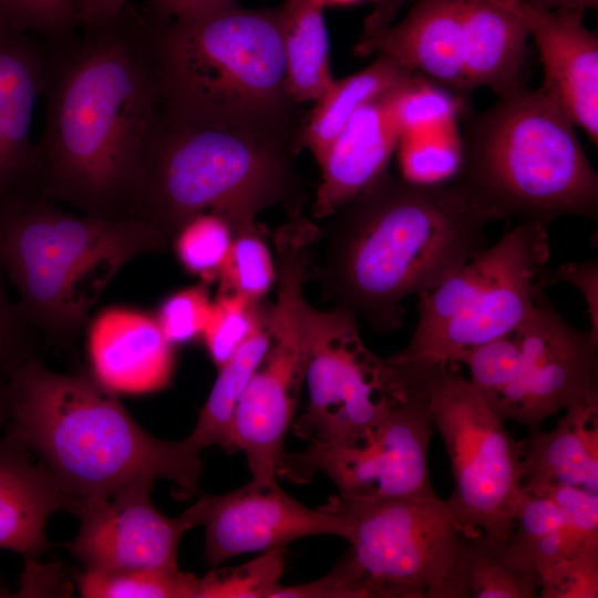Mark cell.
<instances>
[{"label": "cell", "mask_w": 598, "mask_h": 598, "mask_svg": "<svg viewBox=\"0 0 598 598\" xmlns=\"http://www.w3.org/2000/svg\"><path fill=\"white\" fill-rule=\"evenodd\" d=\"M44 43L39 195L89 216L137 217L143 158L162 115L150 22L128 4Z\"/></svg>", "instance_id": "obj_1"}, {"label": "cell", "mask_w": 598, "mask_h": 598, "mask_svg": "<svg viewBox=\"0 0 598 598\" xmlns=\"http://www.w3.org/2000/svg\"><path fill=\"white\" fill-rule=\"evenodd\" d=\"M328 218L312 272L326 298L378 332L403 323L402 301L484 249L487 210L455 178L414 184L388 173Z\"/></svg>", "instance_id": "obj_2"}, {"label": "cell", "mask_w": 598, "mask_h": 598, "mask_svg": "<svg viewBox=\"0 0 598 598\" xmlns=\"http://www.w3.org/2000/svg\"><path fill=\"white\" fill-rule=\"evenodd\" d=\"M8 383L7 435L54 476L68 511L140 481L167 480L184 496L197 493L200 451L186 439L167 441L145 431L91 373L54 372L33 355Z\"/></svg>", "instance_id": "obj_3"}, {"label": "cell", "mask_w": 598, "mask_h": 598, "mask_svg": "<svg viewBox=\"0 0 598 598\" xmlns=\"http://www.w3.org/2000/svg\"><path fill=\"white\" fill-rule=\"evenodd\" d=\"M300 130L172 121L163 115L146 147L136 216L169 241L193 217L210 213L233 231L281 205L300 215L303 190L293 157Z\"/></svg>", "instance_id": "obj_4"}, {"label": "cell", "mask_w": 598, "mask_h": 598, "mask_svg": "<svg viewBox=\"0 0 598 598\" xmlns=\"http://www.w3.org/2000/svg\"><path fill=\"white\" fill-rule=\"evenodd\" d=\"M151 28L164 117L296 128L278 8L229 0Z\"/></svg>", "instance_id": "obj_5"}, {"label": "cell", "mask_w": 598, "mask_h": 598, "mask_svg": "<svg viewBox=\"0 0 598 598\" xmlns=\"http://www.w3.org/2000/svg\"><path fill=\"white\" fill-rule=\"evenodd\" d=\"M575 127L543 87L519 86L472 118L454 178L493 220H597L598 175Z\"/></svg>", "instance_id": "obj_6"}, {"label": "cell", "mask_w": 598, "mask_h": 598, "mask_svg": "<svg viewBox=\"0 0 598 598\" xmlns=\"http://www.w3.org/2000/svg\"><path fill=\"white\" fill-rule=\"evenodd\" d=\"M169 240L141 217L73 215L42 196L0 206V261L17 306L54 343L74 340L104 287L135 257Z\"/></svg>", "instance_id": "obj_7"}, {"label": "cell", "mask_w": 598, "mask_h": 598, "mask_svg": "<svg viewBox=\"0 0 598 598\" xmlns=\"http://www.w3.org/2000/svg\"><path fill=\"white\" fill-rule=\"evenodd\" d=\"M546 225L517 221L431 289L419 295L411 340L389 357L406 378L423 382L456 355L513 330L534 309L548 282Z\"/></svg>", "instance_id": "obj_8"}, {"label": "cell", "mask_w": 598, "mask_h": 598, "mask_svg": "<svg viewBox=\"0 0 598 598\" xmlns=\"http://www.w3.org/2000/svg\"><path fill=\"white\" fill-rule=\"evenodd\" d=\"M321 507L341 517L350 543L336 567L349 598H464L471 544L482 535L436 496L354 498Z\"/></svg>", "instance_id": "obj_9"}, {"label": "cell", "mask_w": 598, "mask_h": 598, "mask_svg": "<svg viewBox=\"0 0 598 598\" xmlns=\"http://www.w3.org/2000/svg\"><path fill=\"white\" fill-rule=\"evenodd\" d=\"M274 261L277 300L268 315L269 347L237 405L224 446L245 454L256 486L277 483L287 454L285 440L305 382L316 312L302 292L311 264L309 249L283 243L275 249Z\"/></svg>", "instance_id": "obj_10"}, {"label": "cell", "mask_w": 598, "mask_h": 598, "mask_svg": "<svg viewBox=\"0 0 598 598\" xmlns=\"http://www.w3.org/2000/svg\"><path fill=\"white\" fill-rule=\"evenodd\" d=\"M457 367L433 369L425 382L433 427L446 447L454 489L445 499L456 518L503 545L522 492L525 441H516Z\"/></svg>", "instance_id": "obj_11"}, {"label": "cell", "mask_w": 598, "mask_h": 598, "mask_svg": "<svg viewBox=\"0 0 598 598\" xmlns=\"http://www.w3.org/2000/svg\"><path fill=\"white\" fill-rule=\"evenodd\" d=\"M305 382L308 402L291 427L310 443L354 435L425 388L411 383L389 358L373 353L360 336L355 313L340 307L315 312Z\"/></svg>", "instance_id": "obj_12"}, {"label": "cell", "mask_w": 598, "mask_h": 598, "mask_svg": "<svg viewBox=\"0 0 598 598\" xmlns=\"http://www.w3.org/2000/svg\"><path fill=\"white\" fill-rule=\"evenodd\" d=\"M433 430L424 388L354 435L286 454L279 476L307 483L322 473L346 497L436 496L427 467Z\"/></svg>", "instance_id": "obj_13"}, {"label": "cell", "mask_w": 598, "mask_h": 598, "mask_svg": "<svg viewBox=\"0 0 598 598\" xmlns=\"http://www.w3.org/2000/svg\"><path fill=\"white\" fill-rule=\"evenodd\" d=\"M509 332L515 342L511 377L488 404L502 420L533 432L559 411L598 401V340L569 324L544 293Z\"/></svg>", "instance_id": "obj_14"}, {"label": "cell", "mask_w": 598, "mask_h": 598, "mask_svg": "<svg viewBox=\"0 0 598 598\" xmlns=\"http://www.w3.org/2000/svg\"><path fill=\"white\" fill-rule=\"evenodd\" d=\"M153 485L134 482L74 506L80 527L64 547L86 569L178 568L179 543L197 525L189 508L176 517L161 513L151 499Z\"/></svg>", "instance_id": "obj_15"}, {"label": "cell", "mask_w": 598, "mask_h": 598, "mask_svg": "<svg viewBox=\"0 0 598 598\" xmlns=\"http://www.w3.org/2000/svg\"><path fill=\"white\" fill-rule=\"evenodd\" d=\"M188 508L196 525L205 528L203 558L212 567L307 536H344L340 516L321 506L307 507L277 483L256 486L249 482L225 494L202 495Z\"/></svg>", "instance_id": "obj_16"}, {"label": "cell", "mask_w": 598, "mask_h": 598, "mask_svg": "<svg viewBox=\"0 0 598 598\" xmlns=\"http://www.w3.org/2000/svg\"><path fill=\"white\" fill-rule=\"evenodd\" d=\"M527 27L544 69L543 89L598 145V39L584 12L553 10L526 0H494Z\"/></svg>", "instance_id": "obj_17"}, {"label": "cell", "mask_w": 598, "mask_h": 598, "mask_svg": "<svg viewBox=\"0 0 598 598\" xmlns=\"http://www.w3.org/2000/svg\"><path fill=\"white\" fill-rule=\"evenodd\" d=\"M44 68L42 39L0 28V206L40 196L31 132Z\"/></svg>", "instance_id": "obj_18"}, {"label": "cell", "mask_w": 598, "mask_h": 598, "mask_svg": "<svg viewBox=\"0 0 598 598\" xmlns=\"http://www.w3.org/2000/svg\"><path fill=\"white\" fill-rule=\"evenodd\" d=\"M412 76L360 106L331 143L318 164L313 217L328 218L386 174L402 135L400 101Z\"/></svg>", "instance_id": "obj_19"}, {"label": "cell", "mask_w": 598, "mask_h": 598, "mask_svg": "<svg viewBox=\"0 0 598 598\" xmlns=\"http://www.w3.org/2000/svg\"><path fill=\"white\" fill-rule=\"evenodd\" d=\"M91 374L118 394L142 395L169 385L175 348L154 315L128 307H109L90 322L86 338Z\"/></svg>", "instance_id": "obj_20"}, {"label": "cell", "mask_w": 598, "mask_h": 598, "mask_svg": "<svg viewBox=\"0 0 598 598\" xmlns=\"http://www.w3.org/2000/svg\"><path fill=\"white\" fill-rule=\"evenodd\" d=\"M465 0H417L398 23L360 40L354 53L382 54L456 94L467 93L463 64Z\"/></svg>", "instance_id": "obj_21"}, {"label": "cell", "mask_w": 598, "mask_h": 598, "mask_svg": "<svg viewBox=\"0 0 598 598\" xmlns=\"http://www.w3.org/2000/svg\"><path fill=\"white\" fill-rule=\"evenodd\" d=\"M69 505L58 481L32 452L9 435L0 439V548L34 564L50 547L49 517Z\"/></svg>", "instance_id": "obj_22"}, {"label": "cell", "mask_w": 598, "mask_h": 598, "mask_svg": "<svg viewBox=\"0 0 598 598\" xmlns=\"http://www.w3.org/2000/svg\"><path fill=\"white\" fill-rule=\"evenodd\" d=\"M525 23L494 0H465L463 64L468 91L489 87L498 96L525 85Z\"/></svg>", "instance_id": "obj_23"}, {"label": "cell", "mask_w": 598, "mask_h": 598, "mask_svg": "<svg viewBox=\"0 0 598 598\" xmlns=\"http://www.w3.org/2000/svg\"><path fill=\"white\" fill-rule=\"evenodd\" d=\"M550 485L598 495V401L565 410L549 432H530L522 487L535 492Z\"/></svg>", "instance_id": "obj_24"}, {"label": "cell", "mask_w": 598, "mask_h": 598, "mask_svg": "<svg viewBox=\"0 0 598 598\" xmlns=\"http://www.w3.org/2000/svg\"><path fill=\"white\" fill-rule=\"evenodd\" d=\"M278 11L288 94L296 104L315 102L333 82L323 7L285 0Z\"/></svg>", "instance_id": "obj_25"}, {"label": "cell", "mask_w": 598, "mask_h": 598, "mask_svg": "<svg viewBox=\"0 0 598 598\" xmlns=\"http://www.w3.org/2000/svg\"><path fill=\"white\" fill-rule=\"evenodd\" d=\"M390 58L379 54L373 63L349 76L333 80L317 100L302 122L300 144L319 164L331 143L353 115L368 101L400 85L412 75Z\"/></svg>", "instance_id": "obj_26"}, {"label": "cell", "mask_w": 598, "mask_h": 598, "mask_svg": "<svg viewBox=\"0 0 598 598\" xmlns=\"http://www.w3.org/2000/svg\"><path fill=\"white\" fill-rule=\"evenodd\" d=\"M269 309L235 353L218 368L217 378L186 440L196 450L225 446L237 405L269 347Z\"/></svg>", "instance_id": "obj_27"}, {"label": "cell", "mask_w": 598, "mask_h": 598, "mask_svg": "<svg viewBox=\"0 0 598 598\" xmlns=\"http://www.w3.org/2000/svg\"><path fill=\"white\" fill-rule=\"evenodd\" d=\"M85 598H197L199 578L176 569H86L75 575Z\"/></svg>", "instance_id": "obj_28"}, {"label": "cell", "mask_w": 598, "mask_h": 598, "mask_svg": "<svg viewBox=\"0 0 598 598\" xmlns=\"http://www.w3.org/2000/svg\"><path fill=\"white\" fill-rule=\"evenodd\" d=\"M453 123L402 133L396 150L403 179L434 185L455 177L462 163V141L455 134Z\"/></svg>", "instance_id": "obj_29"}, {"label": "cell", "mask_w": 598, "mask_h": 598, "mask_svg": "<svg viewBox=\"0 0 598 598\" xmlns=\"http://www.w3.org/2000/svg\"><path fill=\"white\" fill-rule=\"evenodd\" d=\"M465 588L466 597L534 598L538 578L507 559L501 545L491 544L480 535L471 544Z\"/></svg>", "instance_id": "obj_30"}, {"label": "cell", "mask_w": 598, "mask_h": 598, "mask_svg": "<svg viewBox=\"0 0 598 598\" xmlns=\"http://www.w3.org/2000/svg\"><path fill=\"white\" fill-rule=\"evenodd\" d=\"M231 246L218 277L219 293H238L260 302L275 282V262L256 224L233 231Z\"/></svg>", "instance_id": "obj_31"}, {"label": "cell", "mask_w": 598, "mask_h": 598, "mask_svg": "<svg viewBox=\"0 0 598 598\" xmlns=\"http://www.w3.org/2000/svg\"><path fill=\"white\" fill-rule=\"evenodd\" d=\"M233 229L223 217L205 213L188 220L173 237L176 257L183 268L203 282L218 280L227 259Z\"/></svg>", "instance_id": "obj_32"}, {"label": "cell", "mask_w": 598, "mask_h": 598, "mask_svg": "<svg viewBox=\"0 0 598 598\" xmlns=\"http://www.w3.org/2000/svg\"><path fill=\"white\" fill-rule=\"evenodd\" d=\"M285 555V547H277L240 566H215L199 578L197 598H272L282 586Z\"/></svg>", "instance_id": "obj_33"}, {"label": "cell", "mask_w": 598, "mask_h": 598, "mask_svg": "<svg viewBox=\"0 0 598 598\" xmlns=\"http://www.w3.org/2000/svg\"><path fill=\"white\" fill-rule=\"evenodd\" d=\"M265 311L260 302L238 293H219L212 302L202 338L217 369L247 339Z\"/></svg>", "instance_id": "obj_34"}, {"label": "cell", "mask_w": 598, "mask_h": 598, "mask_svg": "<svg viewBox=\"0 0 598 598\" xmlns=\"http://www.w3.org/2000/svg\"><path fill=\"white\" fill-rule=\"evenodd\" d=\"M0 28L62 40L79 28L76 0H0Z\"/></svg>", "instance_id": "obj_35"}, {"label": "cell", "mask_w": 598, "mask_h": 598, "mask_svg": "<svg viewBox=\"0 0 598 598\" xmlns=\"http://www.w3.org/2000/svg\"><path fill=\"white\" fill-rule=\"evenodd\" d=\"M458 95L414 74L400 101L402 133L426 131L453 123L461 111Z\"/></svg>", "instance_id": "obj_36"}, {"label": "cell", "mask_w": 598, "mask_h": 598, "mask_svg": "<svg viewBox=\"0 0 598 598\" xmlns=\"http://www.w3.org/2000/svg\"><path fill=\"white\" fill-rule=\"evenodd\" d=\"M212 302L207 283L202 282L166 297L154 317L166 340L176 348L202 338Z\"/></svg>", "instance_id": "obj_37"}, {"label": "cell", "mask_w": 598, "mask_h": 598, "mask_svg": "<svg viewBox=\"0 0 598 598\" xmlns=\"http://www.w3.org/2000/svg\"><path fill=\"white\" fill-rule=\"evenodd\" d=\"M543 598H597L598 545L584 546L537 574Z\"/></svg>", "instance_id": "obj_38"}, {"label": "cell", "mask_w": 598, "mask_h": 598, "mask_svg": "<svg viewBox=\"0 0 598 598\" xmlns=\"http://www.w3.org/2000/svg\"><path fill=\"white\" fill-rule=\"evenodd\" d=\"M4 269L0 261V377L9 374L24 360L33 357L31 330L33 329L21 315L7 292Z\"/></svg>", "instance_id": "obj_39"}, {"label": "cell", "mask_w": 598, "mask_h": 598, "mask_svg": "<svg viewBox=\"0 0 598 598\" xmlns=\"http://www.w3.org/2000/svg\"><path fill=\"white\" fill-rule=\"evenodd\" d=\"M528 493L549 497L573 527L586 536L598 538V495L566 485H550Z\"/></svg>", "instance_id": "obj_40"}, {"label": "cell", "mask_w": 598, "mask_h": 598, "mask_svg": "<svg viewBox=\"0 0 598 598\" xmlns=\"http://www.w3.org/2000/svg\"><path fill=\"white\" fill-rule=\"evenodd\" d=\"M568 282L581 293L589 317L591 336L598 340V262L596 259L565 262L548 270V282Z\"/></svg>", "instance_id": "obj_41"}, {"label": "cell", "mask_w": 598, "mask_h": 598, "mask_svg": "<svg viewBox=\"0 0 598 598\" xmlns=\"http://www.w3.org/2000/svg\"><path fill=\"white\" fill-rule=\"evenodd\" d=\"M127 0H76L79 25L111 20L123 12Z\"/></svg>", "instance_id": "obj_42"}, {"label": "cell", "mask_w": 598, "mask_h": 598, "mask_svg": "<svg viewBox=\"0 0 598 598\" xmlns=\"http://www.w3.org/2000/svg\"><path fill=\"white\" fill-rule=\"evenodd\" d=\"M373 11L365 19L363 37L361 40H369L380 35L392 24L396 13L405 0H374Z\"/></svg>", "instance_id": "obj_43"}, {"label": "cell", "mask_w": 598, "mask_h": 598, "mask_svg": "<svg viewBox=\"0 0 598 598\" xmlns=\"http://www.w3.org/2000/svg\"><path fill=\"white\" fill-rule=\"evenodd\" d=\"M535 6L553 10H571L585 12L597 7L598 0H526Z\"/></svg>", "instance_id": "obj_44"}, {"label": "cell", "mask_w": 598, "mask_h": 598, "mask_svg": "<svg viewBox=\"0 0 598 598\" xmlns=\"http://www.w3.org/2000/svg\"><path fill=\"white\" fill-rule=\"evenodd\" d=\"M11 413L8 378L0 377V431L8 425Z\"/></svg>", "instance_id": "obj_45"}, {"label": "cell", "mask_w": 598, "mask_h": 598, "mask_svg": "<svg viewBox=\"0 0 598 598\" xmlns=\"http://www.w3.org/2000/svg\"><path fill=\"white\" fill-rule=\"evenodd\" d=\"M323 8L327 6H349L364 0H317Z\"/></svg>", "instance_id": "obj_46"}]
</instances>
